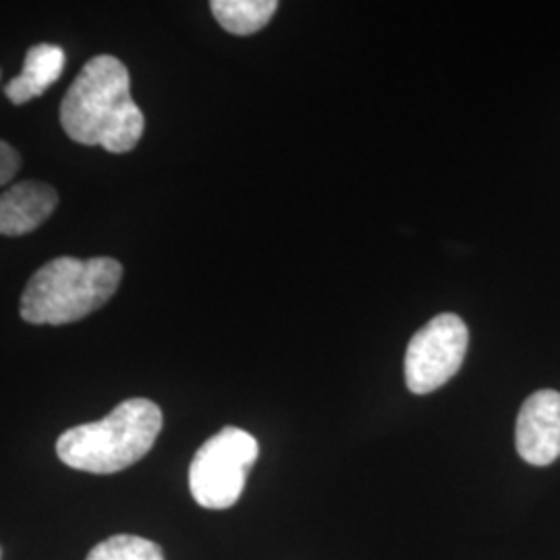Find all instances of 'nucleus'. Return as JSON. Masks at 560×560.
Returning <instances> with one entry per match:
<instances>
[{"instance_id":"f257e3e1","label":"nucleus","mask_w":560,"mask_h":560,"mask_svg":"<svg viewBox=\"0 0 560 560\" xmlns=\"http://www.w3.org/2000/svg\"><path fill=\"white\" fill-rule=\"evenodd\" d=\"M60 125L81 145H101L110 154L131 152L145 119L131 98L127 67L110 55L88 60L62 98Z\"/></svg>"},{"instance_id":"f03ea898","label":"nucleus","mask_w":560,"mask_h":560,"mask_svg":"<svg viewBox=\"0 0 560 560\" xmlns=\"http://www.w3.org/2000/svg\"><path fill=\"white\" fill-rule=\"evenodd\" d=\"M120 279L122 266L115 258L60 256L44 264L25 284L21 318L36 326L73 324L108 303Z\"/></svg>"},{"instance_id":"7ed1b4c3","label":"nucleus","mask_w":560,"mask_h":560,"mask_svg":"<svg viewBox=\"0 0 560 560\" xmlns=\"http://www.w3.org/2000/svg\"><path fill=\"white\" fill-rule=\"evenodd\" d=\"M162 430V411L148 399L122 400L104 420L81 423L57 442L59 459L88 474H117L143 459Z\"/></svg>"},{"instance_id":"20e7f679","label":"nucleus","mask_w":560,"mask_h":560,"mask_svg":"<svg viewBox=\"0 0 560 560\" xmlns=\"http://www.w3.org/2000/svg\"><path fill=\"white\" fill-rule=\"evenodd\" d=\"M260 455L258 441L235 425L222 428L200 451L189 467V490L203 509H229L240 501L247 474Z\"/></svg>"},{"instance_id":"39448f33","label":"nucleus","mask_w":560,"mask_h":560,"mask_svg":"<svg viewBox=\"0 0 560 560\" xmlns=\"http://www.w3.org/2000/svg\"><path fill=\"white\" fill-rule=\"evenodd\" d=\"M469 347L467 324L457 314H441L409 340L405 382L413 395H430L451 381Z\"/></svg>"},{"instance_id":"423d86ee","label":"nucleus","mask_w":560,"mask_h":560,"mask_svg":"<svg viewBox=\"0 0 560 560\" xmlns=\"http://www.w3.org/2000/svg\"><path fill=\"white\" fill-rule=\"evenodd\" d=\"M515 446L529 465H550L560 457V393L538 390L521 407Z\"/></svg>"},{"instance_id":"0eeeda50","label":"nucleus","mask_w":560,"mask_h":560,"mask_svg":"<svg viewBox=\"0 0 560 560\" xmlns=\"http://www.w3.org/2000/svg\"><path fill=\"white\" fill-rule=\"evenodd\" d=\"M57 203L55 187L40 180H21L0 196V235L21 237L36 231Z\"/></svg>"},{"instance_id":"6e6552de","label":"nucleus","mask_w":560,"mask_h":560,"mask_svg":"<svg viewBox=\"0 0 560 560\" xmlns=\"http://www.w3.org/2000/svg\"><path fill=\"white\" fill-rule=\"evenodd\" d=\"M65 67V52L55 44L32 46L25 55L20 78L7 83L4 94L15 106L27 104L42 96L55 81L59 80Z\"/></svg>"},{"instance_id":"1a4fd4ad","label":"nucleus","mask_w":560,"mask_h":560,"mask_svg":"<svg viewBox=\"0 0 560 560\" xmlns=\"http://www.w3.org/2000/svg\"><path fill=\"white\" fill-rule=\"evenodd\" d=\"M212 15L222 30L235 36H252L268 25L279 9L277 0H214Z\"/></svg>"},{"instance_id":"9d476101","label":"nucleus","mask_w":560,"mask_h":560,"mask_svg":"<svg viewBox=\"0 0 560 560\" xmlns=\"http://www.w3.org/2000/svg\"><path fill=\"white\" fill-rule=\"evenodd\" d=\"M85 560H164V552L152 540L120 534L94 546Z\"/></svg>"},{"instance_id":"9b49d317","label":"nucleus","mask_w":560,"mask_h":560,"mask_svg":"<svg viewBox=\"0 0 560 560\" xmlns=\"http://www.w3.org/2000/svg\"><path fill=\"white\" fill-rule=\"evenodd\" d=\"M20 166L21 159L18 150L7 141L0 140V187L15 179Z\"/></svg>"}]
</instances>
